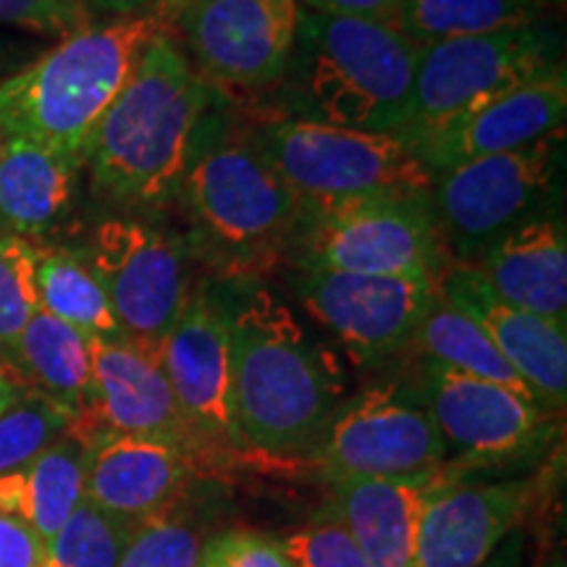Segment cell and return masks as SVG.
I'll list each match as a JSON object with an SVG mask.
<instances>
[{
	"label": "cell",
	"mask_w": 567,
	"mask_h": 567,
	"mask_svg": "<svg viewBox=\"0 0 567 567\" xmlns=\"http://www.w3.org/2000/svg\"><path fill=\"white\" fill-rule=\"evenodd\" d=\"M237 284L221 308L229 321L239 444L264 457H308L344 402L342 373L279 297L258 279Z\"/></svg>",
	"instance_id": "6da1fadb"
},
{
	"label": "cell",
	"mask_w": 567,
	"mask_h": 567,
	"mask_svg": "<svg viewBox=\"0 0 567 567\" xmlns=\"http://www.w3.org/2000/svg\"><path fill=\"white\" fill-rule=\"evenodd\" d=\"M216 101L168 30L145 53L87 142L92 187L124 210L158 213L179 200L189 153Z\"/></svg>",
	"instance_id": "7a4b0ae2"
},
{
	"label": "cell",
	"mask_w": 567,
	"mask_h": 567,
	"mask_svg": "<svg viewBox=\"0 0 567 567\" xmlns=\"http://www.w3.org/2000/svg\"><path fill=\"white\" fill-rule=\"evenodd\" d=\"M179 203L189 247L224 279H258L292 255L302 205L216 101L197 126Z\"/></svg>",
	"instance_id": "3957f363"
},
{
	"label": "cell",
	"mask_w": 567,
	"mask_h": 567,
	"mask_svg": "<svg viewBox=\"0 0 567 567\" xmlns=\"http://www.w3.org/2000/svg\"><path fill=\"white\" fill-rule=\"evenodd\" d=\"M421 48L384 21L302 11L271 87L279 118L394 134L405 124Z\"/></svg>",
	"instance_id": "277c9868"
},
{
	"label": "cell",
	"mask_w": 567,
	"mask_h": 567,
	"mask_svg": "<svg viewBox=\"0 0 567 567\" xmlns=\"http://www.w3.org/2000/svg\"><path fill=\"white\" fill-rule=\"evenodd\" d=\"M163 30L161 17H116L69 34L0 80V126L84 158L97 122Z\"/></svg>",
	"instance_id": "5b68a950"
},
{
	"label": "cell",
	"mask_w": 567,
	"mask_h": 567,
	"mask_svg": "<svg viewBox=\"0 0 567 567\" xmlns=\"http://www.w3.org/2000/svg\"><path fill=\"white\" fill-rule=\"evenodd\" d=\"M252 145L281 176L302 213L365 197L431 195L436 176L392 134L268 118L250 132Z\"/></svg>",
	"instance_id": "8992f818"
},
{
	"label": "cell",
	"mask_w": 567,
	"mask_h": 567,
	"mask_svg": "<svg viewBox=\"0 0 567 567\" xmlns=\"http://www.w3.org/2000/svg\"><path fill=\"white\" fill-rule=\"evenodd\" d=\"M559 61H565L559 34L544 21L421 48L405 124L394 140L415 153L463 113L534 80Z\"/></svg>",
	"instance_id": "52a82bcc"
},
{
	"label": "cell",
	"mask_w": 567,
	"mask_h": 567,
	"mask_svg": "<svg viewBox=\"0 0 567 567\" xmlns=\"http://www.w3.org/2000/svg\"><path fill=\"white\" fill-rule=\"evenodd\" d=\"M289 258L297 271L421 274L436 281L450 266L431 195L365 197L302 213Z\"/></svg>",
	"instance_id": "ba28073f"
},
{
	"label": "cell",
	"mask_w": 567,
	"mask_h": 567,
	"mask_svg": "<svg viewBox=\"0 0 567 567\" xmlns=\"http://www.w3.org/2000/svg\"><path fill=\"white\" fill-rule=\"evenodd\" d=\"M563 151L565 132H557L534 145L460 163L439 174L431 208L444 250L455 252L460 264H476L549 195L563 166Z\"/></svg>",
	"instance_id": "9c48e42d"
},
{
	"label": "cell",
	"mask_w": 567,
	"mask_h": 567,
	"mask_svg": "<svg viewBox=\"0 0 567 567\" xmlns=\"http://www.w3.org/2000/svg\"><path fill=\"white\" fill-rule=\"evenodd\" d=\"M184 55L210 87L266 92L292 53L297 0H168L161 11Z\"/></svg>",
	"instance_id": "30bf717a"
},
{
	"label": "cell",
	"mask_w": 567,
	"mask_h": 567,
	"mask_svg": "<svg viewBox=\"0 0 567 567\" xmlns=\"http://www.w3.org/2000/svg\"><path fill=\"white\" fill-rule=\"evenodd\" d=\"M308 460L326 484H337L423 476L450 463V452L423 402L389 384L344 400Z\"/></svg>",
	"instance_id": "8fae6325"
},
{
	"label": "cell",
	"mask_w": 567,
	"mask_h": 567,
	"mask_svg": "<svg viewBox=\"0 0 567 567\" xmlns=\"http://www.w3.org/2000/svg\"><path fill=\"white\" fill-rule=\"evenodd\" d=\"M101 281L126 342L161 354L189 300L184 245L137 216L105 218L82 255Z\"/></svg>",
	"instance_id": "7c38bea8"
},
{
	"label": "cell",
	"mask_w": 567,
	"mask_h": 567,
	"mask_svg": "<svg viewBox=\"0 0 567 567\" xmlns=\"http://www.w3.org/2000/svg\"><path fill=\"white\" fill-rule=\"evenodd\" d=\"M295 295L360 365H375L413 344L436 297V279L421 274L368 276L297 271Z\"/></svg>",
	"instance_id": "4fadbf2b"
},
{
	"label": "cell",
	"mask_w": 567,
	"mask_h": 567,
	"mask_svg": "<svg viewBox=\"0 0 567 567\" xmlns=\"http://www.w3.org/2000/svg\"><path fill=\"white\" fill-rule=\"evenodd\" d=\"M90 408L69 423V436L87 450L105 436L153 439L182 450L200 471L213 465L179 413L158 354L126 339H90Z\"/></svg>",
	"instance_id": "5bb4252c"
},
{
	"label": "cell",
	"mask_w": 567,
	"mask_h": 567,
	"mask_svg": "<svg viewBox=\"0 0 567 567\" xmlns=\"http://www.w3.org/2000/svg\"><path fill=\"white\" fill-rule=\"evenodd\" d=\"M434 417L446 452L467 465L534 457L555 434V413L505 386L423 363L415 392Z\"/></svg>",
	"instance_id": "9a60e30c"
},
{
	"label": "cell",
	"mask_w": 567,
	"mask_h": 567,
	"mask_svg": "<svg viewBox=\"0 0 567 567\" xmlns=\"http://www.w3.org/2000/svg\"><path fill=\"white\" fill-rule=\"evenodd\" d=\"M158 358L179 413L210 463L243 455L231 413V342L221 300L203 289L189 292Z\"/></svg>",
	"instance_id": "2e32d148"
},
{
	"label": "cell",
	"mask_w": 567,
	"mask_h": 567,
	"mask_svg": "<svg viewBox=\"0 0 567 567\" xmlns=\"http://www.w3.org/2000/svg\"><path fill=\"white\" fill-rule=\"evenodd\" d=\"M530 478L465 481L455 471L423 507L417 567H481L536 505Z\"/></svg>",
	"instance_id": "e0dca14e"
},
{
	"label": "cell",
	"mask_w": 567,
	"mask_h": 567,
	"mask_svg": "<svg viewBox=\"0 0 567 567\" xmlns=\"http://www.w3.org/2000/svg\"><path fill=\"white\" fill-rule=\"evenodd\" d=\"M567 122V69L565 61L509 87L492 101L463 113L434 137L425 140L415 155L439 176L460 163L486 158L534 145L549 134L565 132Z\"/></svg>",
	"instance_id": "ac0fdd59"
},
{
	"label": "cell",
	"mask_w": 567,
	"mask_h": 567,
	"mask_svg": "<svg viewBox=\"0 0 567 567\" xmlns=\"http://www.w3.org/2000/svg\"><path fill=\"white\" fill-rule=\"evenodd\" d=\"M446 302L471 316L520 375L538 405L563 413L567 400V323L526 313L492 292L476 264L446 266L436 281Z\"/></svg>",
	"instance_id": "d6986e66"
},
{
	"label": "cell",
	"mask_w": 567,
	"mask_h": 567,
	"mask_svg": "<svg viewBox=\"0 0 567 567\" xmlns=\"http://www.w3.org/2000/svg\"><path fill=\"white\" fill-rule=\"evenodd\" d=\"M200 467L172 444L140 436H105L87 450L84 499L137 523L189 492Z\"/></svg>",
	"instance_id": "ffe728a7"
},
{
	"label": "cell",
	"mask_w": 567,
	"mask_h": 567,
	"mask_svg": "<svg viewBox=\"0 0 567 567\" xmlns=\"http://www.w3.org/2000/svg\"><path fill=\"white\" fill-rule=\"evenodd\" d=\"M450 473L452 463L410 478L337 481L329 507L373 567H417L423 507Z\"/></svg>",
	"instance_id": "44dd1931"
},
{
	"label": "cell",
	"mask_w": 567,
	"mask_h": 567,
	"mask_svg": "<svg viewBox=\"0 0 567 567\" xmlns=\"http://www.w3.org/2000/svg\"><path fill=\"white\" fill-rule=\"evenodd\" d=\"M502 302L567 323V231L557 216H534L496 239L476 260Z\"/></svg>",
	"instance_id": "7402d4cb"
},
{
	"label": "cell",
	"mask_w": 567,
	"mask_h": 567,
	"mask_svg": "<svg viewBox=\"0 0 567 567\" xmlns=\"http://www.w3.org/2000/svg\"><path fill=\"white\" fill-rule=\"evenodd\" d=\"M84 158L27 137H6L0 151V234L32 239L69 216Z\"/></svg>",
	"instance_id": "603a6c76"
},
{
	"label": "cell",
	"mask_w": 567,
	"mask_h": 567,
	"mask_svg": "<svg viewBox=\"0 0 567 567\" xmlns=\"http://www.w3.org/2000/svg\"><path fill=\"white\" fill-rule=\"evenodd\" d=\"M19 389H32L66 410L69 423L82 417L92 396L90 339L45 310L21 329L11 350L0 354Z\"/></svg>",
	"instance_id": "cb8c5ba5"
},
{
	"label": "cell",
	"mask_w": 567,
	"mask_h": 567,
	"mask_svg": "<svg viewBox=\"0 0 567 567\" xmlns=\"http://www.w3.org/2000/svg\"><path fill=\"white\" fill-rule=\"evenodd\" d=\"M84 465L87 446L63 434L30 465L0 476V513L30 526L48 547L84 499Z\"/></svg>",
	"instance_id": "d4e9b609"
},
{
	"label": "cell",
	"mask_w": 567,
	"mask_h": 567,
	"mask_svg": "<svg viewBox=\"0 0 567 567\" xmlns=\"http://www.w3.org/2000/svg\"><path fill=\"white\" fill-rule=\"evenodd\" d=\"M547 9L549 0H400L384 24L417 48H429L538 24Z\"/></svg>",
	"instance_id": "484cf974"
},
{
	"label": "cell",
	"mask_w": 567,
	"mask_h": 567,
	"mask_svg": "<svg viewBox=\"0 0 567 567\" xmlns=\"http://www.w3.org/2000/svg\"><path fill=\"white\" fill-rule=\"evenodd\" d=\"M410 347H415L423 363L505 386L509 392L526 396V400L538 405L534 392L523 384V379L513 371V365L502 358L492 339L484 334V329L471 316L455 308V305L446 302L439 287L434 302H431L429 313L417 326Z\"/></svg>",
	"instance_id": "4316f807"
},
{
	"label": "cell",
	"mask_w": 567,
	"mask_h": 567,
	"mask_svg": "<svg viewBox=\"0 0 567 567\" xmlns=\"http://www.w3.org/2000/svg\"><path fill=\"white\" fill-rule=\"evenodd\" d=\"M34 281L40 310L82 331L87 339H124L109 297L82 255L38 247Z\"/></svg>",
	"instance_id": "83f0119b"
},
{
	"label": "cell",
	"mask_w": 567,
	"mask_h": 567,
	"mask_svg": "<svg viewBox=\"0 0 567 567\" xmlns=\"http://www.w3.org/2000/svg\"><path fill=\"white\" fill-rule=\"evenodd\" d=\"M205 536L187 494L134 526L118 567H200Z\"/></svg>",
	"instance_id": "f1b7e54d"
},
{
	"label": "cell",
	"mask_w": 567,
	"mask_h": 567,
	"mask_svg": "<svg viewBox=\"0 0 567 567\" xmlns=\"http://www.w3.org/2000/svg\"><path fill=\"white\" fill-rule=\"evenodd\" d=\"M134 526L82 499L45 547V567H118Z\"/></svg>",
	"instance_id": "f546056e"
},
{
	"label": "cell",
	"mask_w": 567,
	"mask_h": 567,
	"mask_svg": "<svg viewBox=\"0 0 567 567\" xmlns=\"http://www.w3.org/2000/svg\"><path fill=\"white\" fill-rule=\"evenodd\" d=\"M66 429V410L32 389H19V394L0 410V476L30 465L59 442Z\"/></svg>",
	"instance_id": "4dcf8cb0"
},
{
	"label": "cell",
	"mask_w": 567,
	"mask_h": 567,
	"mask_svg": "<svg viewBox=\"0 0 567 567\" xmlns=\"http://www.w3.org/2000/svg\"><path fill=\"white\" fill-rule=\"evenodd\" d=\"M38 243L0 234V354L11 350L30 318L40 310L38 302Z\"/></svg>",
	"instance_id": "1f68e13d"
},
{
	"label": "cell",
	"mask_w": 567,
	"mask_h": 567,
	"mask_svg": "<svg viewBox=\"0 0 567 567\" xmlns=\"http://www.w3.org/2000/svg\"><path fill=\"white\" fill-rule=\"evenodd\" d=\"M284 549L297 567H373L331 507L284 538Z\"/></svg>",
	"instance_id": "d6a6232c"
},
{
	"label": "cell",
	"mask_w": 567,
	"mask_h": 567,
	"mask_svg": "<svg viewBox=\"0 0 567 567\" xmlns=\"http://www.w3.org/2000/svg\"><path fill=\"white\" fill-rule=\"evenodd\" d=\"M0 24L63 40L95 24V11L84 0H0Z\"/></svg>",
	"instance_id": "836d02e7"
},
{
	"label": "cell",
	"mask_w": 567,
	"mask_h": 567,
	"mask_svg": "<svg viewBox=\"0 0 567 567\" xmlns=\"http://www.w3.org/2000/svg\"><path fill=\"white\" fill-rule=\"evenodd\" d=\"M200 567H297L281 542L260 530H229L210 538Z\"/></svg>",
	"instance_id": "e575fe53"
},
{
	"label": "cell",
	"mask_w": 567,
	"mask_h": 567,
	"mask_svg": "<svg viewBox=\"0 0 567 567\" xmlns=\"http://www.w3.org/2000/svg\"><path fill=\"white\" fill-rule=\"evenodd\" d=\"M0 567H45V544L6 513H0Z\"/></svg>",
	"instance_id": "d590c367"
},
{
	"label": "cell",
	"mask_w": 567,
	"mask_h": 567,
	"mask_svg": "<svg viewBox=\"0 0 567 567\" xmlns=\"http://www.w3.org/2000/svg\"><path fill=\"white\" fill-rule=\"evenodd\" d=\"M297 3L313 13H323V17L386 21L400 6V0H297Z\"/></svg>",
	"instance_id": "8d00e7d4"
},
{
	"label": "cell",
	"mask_w": 567,
	"mask_h": 567,
	"mask_svg": "<svg viewBox=\"0 0 567 567\" xmlns=\"http://www.w3.org/2000/svg\"><path fill=\"white\" fill-rule=\"evenodd\" d=\"M92 11L116 13V17H161L168 0H84Z\"/></svg>",
	"instance_id": "74e56055"
},
{
	"label": "cell",
	"mask_w": 567,
	"mask_h": 567,
	"mask_svg": "<svg viewBox=\"0 0 567 567\" xmlns=\"http://www.w3.org/2000/svg\"><path fill=\"white\" fill-rule=\"evenodd\" d=\"M523 542L520 536H509L502 542V547L494 551L481 567H523Z\"/></svg>",
	"instance_id": "f35d334b"
},
{
	"label": "cell",
	"mask_w": 567,
	"mask_h": 567,
	"mask_svg": "<svg viewBox=\"0 0 567 567\" xmlns=\"http://www.w3.org/2000/svg\"><path fill=\"white\" fill-rule=\"evenodd\" d=\"M17 394H19V386L13 384V379H11L9 373H6L3 363H0V410L9 405V402H11Z\"/></svg>",
	"instance_id": "ab89813d"
},
{
	"label": "cell",
	"mask_w": 567,
	"mask_h": 567,
	"mask_svg": "<svg viewBox=\"0 0 567 567\" xmlns=\"http://www.w3.org/2000/svg\"><path fill=\"white\" fill-rule=\"evenodd\" d=\"M6 137H9V134H6L3 126H0V151H3V142H6Z\"/></svg>",
	"instance_id": "60d3db41"
},
{
	"label": "cell",
	"mask_w": 567,
	"mask_h": 567,
	"mask_svg": "<svg viewBox=\"0 0 567 567\" xmlns=\"http://www.w3.org/2000/svg\"><path fill=\"white\" fill-rule=\"evenodd\" d=\"M0 69H3V51H0Z\"/></svg>",
	"instance_id": "b9f144b4"
}]
</instances>
